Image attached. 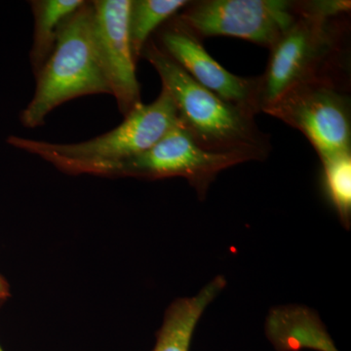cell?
Here are the masks:
<instances>
[{"label": "cell", "mask_w": 351, "mask_h": 351, "mask_svg": "<svg viewBox=\"0 0 351 351\" xmlns=\"http://www.w3.org/2000/svg\"><path fill=\"white\" fill-rule=\"evenodd\" d=\"M142 56L156 69L177 108L184 130L201 149L216 154H242L262 161L270 152L269 137L255 117L201 86L154 41Z\"/></svg>", "instance_id": "obj_1"}, {"label": "cell", "mask_w": 351, "mask_h": 351, "mask_svg": "<svg viewBox=\"0 0 351 351\" xmlns=\"http://www.w3.org/2000/svg\"><path fill=\"white\" fill-rule=\"evenodd\" d=\"M295 24L270 49L269 64L260 76L262 112L290 88L324 82L346 88L348 24L345 16L323 17L299 1Z\"/></svg>", "instance_id": "obj_2"}, {"label": "cell", "mask_w": 351, "mask_h": 351, "mask_svg": "<svg viewBox=\"0 0 351 351\" xmlns=\"http://www.w3.org/2000/svg\"><path fill=\"white\" fill-rule=\"evenodd\" d=\"M180 125L174 101L162 87L154 103L141 104L124 117V121L117 128L91 140L53 144L10 136L7 143L40 157L68 174L98 176L104 168L147 151Z\"/></svg>", "instance_id": "obj_3"}, {"label": "cell", "mask_w": 351, "mask_h": 351, "mask_svg": "<svg viewBox=\"0 0 351 351\" xmlns=\"http://www.w3.org/2000/svg\"><path fill=\"white\" fill-rule=\"evenodd\" d=\"M36 76V92L20 117L27 128L43 125L48 114L66 101L112 95L95 50L91 2L85 1L64 23L52 54Z\"/></svg>", "instance_id": "obj_4"}, {"label": "cell", "mask_w": 351, "mask_h": 351, "mask_svg": "<svg viewBox=\"0 0 351 351\" xmlns=\"http://www.w3.org/2000/svg\"><path fill=\"white\" fill-rule=\"evenodd\" d=\"M299 15V1L203 0L191 2L175 21L200 40L230 36L271 49Z\"/></svg>", "instance_id": "obj_5"}, {"label": "cell", "mask_w": 351, "mask_h": 351, "mask_svg": "<svg viewBox=\"0 0 351 351\" xmlns=\"http://www.w3.org/2000/svg\"><path fill=\"white\" fill-rule=\"evenodd\" d=\"M263 112L302 132L320 159L351 152L350 98L346 88L324 82L302 83Z\"/></svg>", "instance_id": "obj_6"}, {"label": "cell", "mask_w": 351, "mask_h": 351, "mask_svg": "<svg viewBox=\"0 0 351 351\" xmlns=\"http://www.w3.org/2000/svg\"><path fill=\"white\" fill-rule=\"evenodd\" d=\"M253 161L242 154H216L201 149L182 125L175 127L156 145L137 156L104 168L98 176L160 180L181 177L204 200L208 189L223 170Z\"/></svg>", "instance_id": "obj_7"}, {"label": "cell", "mask_w": 351, "mask_h": 351, "mask_svg": "<svg viewBox=\"0 0 351 351\" xmlns=\"http://www.w3.org/2000/svg\"><path fill=\"white\" fill-rule=\"evenodd\" d=\"M131 0L92 1V36L99 64L126 117L142 104L129 34Z\"/></svg>", "instance_id": "obj_8"}, {"label": "cell", "mask_w": 351, "mask_h": 351, "mask_svg": "<svg viewBox=\"0 0 351 351\" xmlns=\"http://www.w3.org/2000/svg\"><path fill=\"white\" fill-rule=\"evenodd\" d=\"M160 43L159 47L201 86L251 117L262 112L260 76L240 77L226 71L210 56L200 39L176 21L161 32Z\"/></svg>", "instance_id": "obj_9"}, {"label": "cell", "mask_w": 351, "mask_h": 351, "mask_svg": "<svg viewBox=\"0 0 351 351\" xmlns=\"http://www.w3.org/2000/svg\"><path fill=\"white\" fill-rule=\"evenodd\" d=\"M265 335L276 351H339L318 314L304 306L272 308L265 322Z\"/></svg>", "instance_id": "obj_10"}, {"label": "cell", "mask_w": 351, "mask_h": 351, "mask_svg": "<svg viewBox=\"0 0 351 351\" xmlns=\"http://www.w3.org/2000/svg\"><path fill=\"white\" fill-rule=\"evenodd\" d=\"M223 276L215 277L198 294L176 300L166 311L152 351H189L193 332L207 306L225 289Z\"/></svg>", "instance_id": "obj_11"}, {"label": "cell", "mask_w": 351, "mask_h": 351, "mask_svg": "<svg viewBox=\"0 0 351 351\" xmlns=\"http://www.w3.org/2000/svg\"><path fill=\"white\" fill-rule=\"evenodd\" d=\"M83 0H36L31 2L34 18L31 63L38 75L56 45L60 29L83 5Z\"/></svg>", "instance_id": "obj_12"}, {"label": "cell", "mask_w": 351, "mask_h": 351, "mask_svg": "<svg viewBox=\"0 0 351 351\" xmlns=\"http://www.w3.org/2000/svg\"><path fill=\"white\" fill-rule=\"evenodd\" d=\"M189 3L186 0H131L129 34L136 62L152 32Z\"/></svg>", "instance_id": "obj_13"}, {"label": "cell", "mask_w": 351, "mask_h": 351, "mask_svg": "<svg viewBox=\"0 0 351 351\" xmlns=\"http://www.w3.org/2000/svg\"><path fill=\"white\" fill-rule=\"evenodd\" d=\"M323 186L341 225H351V152L321 158Z\"/></svg>", "instance_id": "obj_14"}, {"label": "cell", "mask_w": 351, "mask_h": 351, "mask_svg": "<svg viewBox=\"0 0 351 351\" xmlns=\"http://www.w3.org/2000/svg\"><path fill=\"white\" fill-rule=\"evenodd\" d=\"M10 295V286L6 279L0 274V298L6 300Z\"/></svg>", "instance_id": "obj_15"}, {"label": "cell", "mask_w": 351, "mask_h": 351, "mask_svg": "<svg viewBox=\"0 0 351 351\" xmlns=\"http://www.w3.org/2000/svg\"><path fill=\"white\" fill-rule=\"evenodd\" d=\"M4 301H5V300L2 299V298H0V306H2V304H3ZM0 351H3V350H2L1 346H0Z\"/></svg>", "instance_id": "obj_16"}]
</instances>
